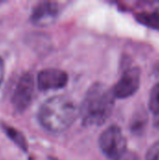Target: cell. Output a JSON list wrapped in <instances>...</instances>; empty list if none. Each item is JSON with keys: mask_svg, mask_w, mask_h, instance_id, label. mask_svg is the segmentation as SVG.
Wrapping results in <instances>:
<instances>
[{"mask_svg": "<svg viewBox=\"0 0 159 160\" xmlns=\"http://www.w3.org/2000/svg\"><path fill=\"white\" fill-rule=\"evenodd\" d=\"M80 115L76 102L65 95L54 96L45 100L38 112L37 119L48 131L60 133L68 129Z\"/></svg>", "mask_w": 159, "mask_h": 160, "instance_id": "cell-1", "label": "cell"}, {"mask_svg": "<svg viewBox=\"0 0 159 160\" xmlns=\"http://www.w3.org/2000/svg\"><path fill=\"white\" fill-rule=\"evenodd\" d=\"M115 97L112 89L102 82H96L87 90L80 107L82 125L95 127L103 125L111 116Z\"/></svg>", "mask_w": 159, "mask_h": 160, "instance_id": "cell-2", "label": "cell"}, {"mask_svg": "<svg viewBox=\"0 0 159 160\" xmlns=\"http://www.w3.org/2000/svg\"><path fill=\"white\" fill-rule=\"evenodd\" d=\"M98 144L102 153L112 160H119L127 151V139L122 129L116 125L110 126L101 133Z\"/></svg>", "mask_w": 159, "mask_h": 160, "instance_id": "cell-3", "label": "cell"}, {"mask_svg": "<svg viewBox=\"0 0 159 160\" xmlns=\"http://www.w3.org/2000/svg\"><path fill=\"white\" fill-rule=\"evenodd\" d=\"M34 88L35 82L33 75L29 72L22 74L11 98L12 105L17 112H22L28 108L33 98Z\"/></svg>", "mask_w": 159, "mask_h": 160, "instance_id": "cell-4", "label": "cell"}, {"mask_svg": "<svg viewBox=\"0 0 159 160\" xmlns=\"http://www.w3.org/2000/svg\"><path fill=\"white\" fill-rule=\"evenodd\" d=\"M141 76L142 71L140 68H127L112 88L115 98H127L133 96L140 87Z\"/></svg>", "mask_w": 159, "mask_h": 160, "instance_id": "cell-5", "label": "cell"}, {"mask_svg": "<svg viewBox=\"0 0 159 160\" xmlns=\"http://www.w3.org/2000/svg\"><path fill=\"white\" fill-rule=\"evenodd\" d=\"M68 82V75L66 71L49 68L38 72L37 78V87L41 91L57 90L65 87Z\"/></svg>", "mask_w": 159, "mask_h": 160, "instance_id": "cell-6", "label": "cell"}, {"mask_svg": "<svg viewBox=\"0 0 159 160\" xmlns=\"http://www.w3.org/2000/svg\"><path fill=\"white\" fill-rule=\"evenodd\" d=\"M59 14V6L56 2L42 1L37 3L31 13L30 20L33 24L43 27L52 23Z\"/></svg>", "mask_w": 159, "mask_h": 160, "instance_id": "cell-7", "label": "cell"}, {"mask_svg": "<svg viewBox=\"0 0 159 160\" xmlns=\"http://www.w3.org/2000/svg\"><path fill=\"white\" fill-rule=\"evenodd\" d=\"M2 129L6 132L7 136L18 146L20 147L22 151L26 152L28 149V144L27 142L24 138V136L22 135V132H20L19 130H17L15 128L13 127H9L6 124H2Z\"/></svg>", "mask_w": 159, "mask_h": 160, "instance_id": "cell-8", "label": "cell"}, {"mask_svg": "<svg viewBox=\"0 0 159 160\" xmlns=\"http://www.w3.org/2000/svg\"><path fill=\"white\" fill-rule=\"evenodd\" d=\"M147 113L144 111L138 112L137 113L134 114V117L131 121L130 128L134 134H139L142 133L143 128L146 126L147 123Z\"/></svg>", "mask_w": 159, "mask_h": 160, "instance_id": "cell-9", "label": "cell"}, {"mask_svg": "<svg viewBox=\"0 0 159 160\" xmlns=\"http://www.w3.org/2000/svg\"><path fill=\"white\" fill-rule=\"evenodd\" d=\"M149 109L156 118L157 124H159V82L157 83L150 93Z\"/></svg>", "mask_w": 159, "mask_h": 160, "instance_id": "cell-10", "label": "cell"}, {"mask_svg": "<svg viewBox=\"0 0 159 160\" xmlns=\"http://www.w3.org/2000/svg\"><path fill=\"white\" fill-rule=\"evenodd\" d=\"M137 19L143 24L153 28H159V14L142 12L137 15Z\"/></svg>", "mask_w": 159, "mask_h": 160, "instance_id": "cell-11", "label": "cell"}, {"mask_svg": "<svg viewBox=\"0 0 159 160\" xmlns=\"http://www.w3.org/2000/svg\"><path fill=\"white\" fill-rule=\"evenodd\" d=\"M146 160H159V142H155L146 154Z\"/></svg>", "mask_w": 159, "mask_h": 160, "instance_id": "cell-12", "label": "cell"}, {"mask_svg": "<svg viewBox=\"0 0 159 160\" xmlns=\"http://www.w3.org/2000/svg\"><path fill=\"white\" fill-rule=\"evenodd\" d=\"M119 160H139V158L136 154H134L133 152H129L127 151Z\"/></svg>", "mask_w": 159, "mask_h": 160, "instance_id": "cell-13", "label": "cell"}, {"mask_svg": "<svg viewBox=\"0 0 159 160\" xmlns=\"http://www.w3.org/2000/svg\"><path fill=\"white\" fill-rule=\"evenodd\" d=\"M4 72H5V68H4V61L2 57L0 56V84L2 83L3 78H4Z\"/></svg>", "mask_w": 159, "mask_h": 160, "instance_id": "cell-14", "label": "cell"}]
</instances>
